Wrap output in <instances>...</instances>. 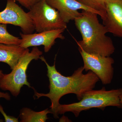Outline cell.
<instances>
[{"instance_id":"18","label":"cell","mask_w":122,"mask_h":122,"mask_svg":"<svg viewBox=\"0 0 122 122\" xmlns=\"http://www.w3.org/2000/svg\"><path fill=\"white\" fill-rule=\"evenodd\" d=\"M4 75V73H3L2 71L0 70V78H1Z\"/></svg>"},{"instance_id":"11","label":"cell","mask_w":122,"mask_h":122,"mask_svg":"<svg viewBox=\"0 0 122 122\" xmlns=\"http://www.w3.org/2000/svg\"><path fill=\"white\" fill-rule=\"evenodd\" d=\"M28 49L17 45L0 44V62L7 63L12 70Z\"/></svg>"},{"instance_id":"7","label":"cell","mask_w":122,"mask_h":122,"mask_svg":"<svg viewBox=\"0 0 122 122\" xmlns=\"http://www.w3.org/2000/svg\"><path fill=\"white\" fill-rule=\"evenodd\" d=\"M0 23L19 26L24 34L32 33L35 30L28 13L25 12L14 0H7L5 8L0 12Z\"/></svg>"},{"instance_id":"14","label":"cell","mask_w":122,"mask_h":122,"mask_svg":"<svg viewBox=\"0 0 122 122\" xmlns=\"http://www.w3.org/2000/svg\"><path fill=\"white\" fill-rule=\"evenodd\" d=\"M21 38L11 35L8 32L6 24L0 23V44L20 45Z\"/></svg>"},{"instance_id":"15","label":"cell","mask_w":122,"mask_h":122,"mask_svg":"<svg viewBox=\"0 0 122 122\" xmlns=\"http://www.w3.org/2000/svg\"><path fill=\"white\" fill-rule=\"evenodd\" d=\"M25 8L29 10L34 5L41 0H14Z\"/></svg>"},{"instance_id":"16","label":"cell","mask_w":122,"mask_h":122,"mask_svg":"<svg viewBox=\"0 0 122 122\" xmlns=\"http://www.w3.org/2000/svg\"><path fill=\"white\" fill-rule=\"evenodd\" d=\"M0 112L4 116L5 121V122H19L18 118H15L14 116L7 115L6 113L5 112L3 107L0 104Z\"/></svg>"},{"instance_id":"17","label":"cell","mask_w":122,"mask_h":122,"mask_svg":"<svg viewBox=\"0 0 122 122\" xmlns=\"http://www.w3.org/2000/svg\"><path fill=\"white\" fill-rule=\"evenodd\" d=\"M0 98H4L7 100L11 99V96L8 93H4L0 91ZM3 122V120L0 119V122Z\"/></svg>"},{"instance_id":"4","label":"cell","mask_w":122,"mask_h":122,"mask_svg":"<svg viewBox=\"0 0 122 122\" xmlns=\"http://www.w3.org/2000/svg\"><path fill=\"white\" fill-rule=\"evenodd\" d=\"M42 54L37 46L34 47L30 52L28 48L11 73L4 74L0 78V89L8 91L12 95L17 97L24 85L31 87L27 79L26 71L31 61L39 59Z\"/></svg>"},{"instance_id":"2","label":"cell","mask_w":122,"mask_h":122,"mask_svg":"<svg viewBox=\"0 0 122 122\" xmlns=\"http://www.w3.org/2000/svg\"><path fill=\"white\" fill-rule=\"evenodd\" d=\"M97 14L82 10L81 15L74 20L82 39L76 41L78 49L86 52L110 56L115 48L110 37L107 36L106 28L99 20Z\"/></svg>"},{"instance_id":"12","label":"cell","mask_w":122,"mask_h":122,"mask_svg":"<svg viewBox=\"0 0 122 122\" xmlns=\"http://www.w3.org/2000/svg\"><path fill=\"white\" fill-rule=\"evenodd\" d=\"M49 113H51V112L48 109L37 112L29 108L24 107L20 112V122H45L49 118L47 117V114Z\"/></svg>"},{"instance_id":"19","label":"cell","mask_w":122,"mask_h":122,"mask_svg":"<svg viewBox=\"0 0 122 122\" xmlns=\"http://www.w3.org/2000/svg\"><path fill=\"white\" fill-rule=\"evenodd\" d=\"M120 102L122 105V93L120 96Z\"/></svg>"},{"instance_id":"13","label":"cell","mask_w":122,"mask_h":122,"mask_svg":"<svg viewBox=\"0 0 122 122\" xmlns=\"http://www.w3.org/2000/svg\"><path fill=\"white\" fill-rule=\"evenodd\" d=\"M85 6L97 12L103 20L106 17L105 0H77Z\"/></svg>"},{"instance_id":"3","label":"cell","mask_w":122,"mask_h":122,"mask_svg":"<svg viewBox=\"0 0 122 122\" xmlns=\"http://www.w3.org/2000/svg\"><path fill=\"white\" fill-rule=\"evenodd\" d=\"M122 93V88L107 91L104 87L97 90H89L84 93L78 102L68 105L60 104L57 109V115L58 116L59 114L71 112L77 117L81 112L92 108H98L104 110L107 107L113 106L122 109L120 100Z\"/></svg>"},{"instance_id":"10","label":"cell","mask_w":122,"mask_h":122,"mask_svg":"<svg viewBox=\"0 0 122 122\" xmlns=\"http://www.w3.org/2000/svg\"><path fill=\"white\" fill-rule=\"evenodd\" d=\"M47 3L59 12L62 19L66 23L74 20L81 15L79 10L90 11L99 14L97 12L81 4L77 0H46Z\"/></svg>"},{"instance_id":"6","label":"cell","mask_w":122,"mask_h":122,"mask_svg":"<svg viewBox=\"0 0 122 122\" xmlns=\"http://www.w3.org/2000/svg\"><path fill=\"white\" fill-rule=\"evenodd\" d=\"M78 49L83 59L85 71H91L94 72L103 85L111 83L113 77L114 59L110 56L89 53L83 50Z\"/></svg>"},{"instance_id":"5","label":"cell","mask_w":122,"mask_h":122,"mask_svg":"<svg viewBox=\"0 0 122 122\" xmlns=\"http://www.w3.org/2000/svg\"><path fill=\"white\" fill-rule=\"evenodd\" d=\"M28 13L37 32L67 28V24L58 11L48 4L46 0L38 2Z\"/></svg>"},{"instance_id":"8","label":"cell","mask_w":122,"mask_h":122,"mask_svg":"<svg viewBox=\"0 0 122 122\" xmlns=\"http://www.w3.org/2000/svg\"><path fill=\"white\" fill-rule=\"evenodd\" d=\"M65 30L59 29L34 34L20 33L21 41L20 46L26 49L32 46H44L45 52H48L54 45L56 39H64L63 33Z\"/></svg>"},{"instance_id":"1","label":"cell","mask_w":122,"mask_h":122,"mask_svg":"<svg viewBox=\"0 0 122 122\" xmlns=\"http://www.w3.org/2000/svg\"><path fill=\"white\" fill-rule=\"evenodd\" d=\"M39 59L45 62L47 67L50 91L48 93L44 94L39 93L35 91V95L37 99L44 96L50 99L51 105L50 110L55 118H59L57 111L60 105L59 100L61 97L68 94H74L80 100L84 93L93 89L99 81L98 77L91 71L86 74H83V66L76 70L71 76L66 77L57 71L55 66V61L53 65L50 66L43 56H41Z\"/></svg>"},{"instance_id":"9","label":"cell","mask_w":122,"mask_h":122,"mask_svg":"<svg viewBox=\"0 0 122 122\" xmlns=\"http://www.w3.org/2000/svg\"><path fill=\"white\" fill-rule=\"evenodd\" d=\"M105 9L103 24L108 33L122 38V0H105Z\"/></svg>"}]
</instances>
